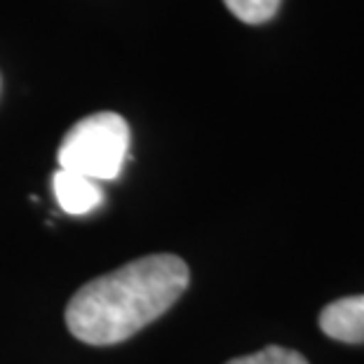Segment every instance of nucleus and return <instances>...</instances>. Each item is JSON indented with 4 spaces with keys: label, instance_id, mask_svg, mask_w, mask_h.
<instances>
[{
    "label": "nucleus",
    "instance_id": "obj_1",
    "mask_svg": "<svg viewBox=\"0 0 364 364\" xmlns=\"http://www.w3.org/2000/svg\"><path fill=\"white\" fill-rule=\"evenodd\" d=\"M188 282L183 259L141 257L80 287L66 306V327L82 343L115 346L165 315Z\"/></svg>",
    "mask_w": 364,
    "mask_h": 364
},
{
    "label": "nucleus",
    "instance_id": "obj_2",
    "mask_svg": "<svg viewBox=\"0 0 364 364\" xmlns=\"http://www.w3.org/2000/svg\"><path fill=\"white\" fill-rule=\"evenodd\" d=\"M129 153V127L118 113H95L68 129L59 146V169L92 181L118 179Z\"/></svg>",
    "mask_w": 364,
    "mask_h": 364
},
{
    "label": "nucleus",
    "instance_id": "obj_3",
    "mask_svg": "<svg viewBox=\"0 0 364 364\" xmlns=\"http://www.w3.org/2000/svg\"><path fill=\"white\" fill-rule=\"evenodd\" d=\"M52 191H54V198H57V205L64 209L66 214H73V216L95 212L104 200V193L99 188L97 181H92L82 174L66 172V169H57V172H54Z\"/></svg>",
    "mask_w": 364,
    "mask_h": 364
},
{
    "label": "nucleus",
    "instance_id": "obj_4",
    "mask_svg": "<svg viewBox=\"0 0 364 364\" xmlns=\"http://www.w3.org/2000/svg\"><path fill=\"white\" fill-rule=\"evenodd\" d=\"M320 327L341 343H364V294L329 304L320 313Z\"/></svg>",
    "mask_w": 364,
    "mask_h": 364
},
{
    "label": "nucleus",
    "instance_id": "obj_5",
    "mask_svg": "<svg viewBox=\"0 0 364 364\" xmlns=\"http://www.w3.org/2000/svg\"><path fill=\"white\" fill-rule=\"evenodd\" d=\"M223 3L245 24H266L277 14L282 0H223Z\"/></svg>",
    "mask_w": 364,
    "mask_h": 364
},
{
    "label": "nucleus",
    "instance_id": "obj_6",
    "mask_svg": "<svg viewBox=\"0 0 364 364\" xmlns=\"http://www.w3.org/2000/svg\"><path fill=\"white\" fill-rule=\"evenodd\" d=\"M226 364H308V362L304 355L296 350H289V348H282V346H268L259 353L235 358Z\"/></svg>",
    "mask_w": 364,
    "mask_h": 364
}]
</instances>
